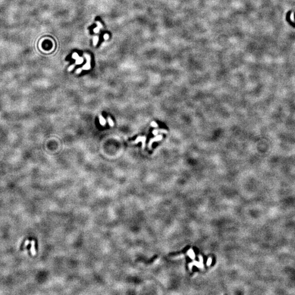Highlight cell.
I'll return each instance as SVG.
<instances>
[{"instance_id": "obj_1", "label": "cell", "mask_w": 295, "mask_h": 295, "mask_svg": "<svg viewBox=\"0 0 295 295\" xmlns=\"http://www.w3.org/2000/svg\"><path fill=\"white\" fill-rule=\"evenodd\" d=\"M146 139H147L146 137H145V136H143V137L139 136V137H137V138L136 139V141H134V142H132V143L137 144L138 143H139V142H142V148L144 149L145 148V147H146Z\"/></svg>"}, {"instance_id": "obj_2", "label": "cell", "mask_w": 295, "mask_h": 295, "mask_svg": "<svg viewBox=\"0 0 295 295\" xmlns=\"http://www.w3.org/2000/svg\"><path fill=\"white\" fill-rule=\"evenodd\" d=\"M162 138V136L161 135H159V136H157L156 137H155V138H152L151 139H150V141L149 142V144H148V148L149 149H151V146H152V143H154V142H156V141H159L161 140Z\"/></svg>"}, {"instance_id": "obj_3", "label": "cell", "mask_w": 295, "mask_h": 295, "mask_svg": "<svg viewBox=\"0 0 295 295\" xmlns=\"http://www.w3.org/2000/svg\"><path fill=\"white\" fill-rule=\"evenodd\" d=\"M291 13V11H289L288 13H287V14H286V20L287 21L289 22V24H290L292 26H293L294 27H295V23L292 22L291 19H290V15Z\"/></svg>"}, {"instance_id": "obj_4", "label": "cell", "mask_w": 295, "mask_h": 295, "mask_svg": "<svg viewBox=\"0 0 295 295\" xmlns=\"http://www.w3.org/2000/svg\"><path fill=\"white\" fill-rule=\"evenodd\" d=\"M99 120H100V123L101 125L103 126L105 125L106 121L105 120V119L103 117L102 115H99Z\"/></svg>"}, {"instance_id": "obj_5", "label": "cell", "mask_w": 295, "mask_h": 295, "mask_svg": "<svg viewBox=\"0 0 295 295\" xmlns=\"http://www.w3.org/2000/svg\"><path fill=\"white\" fill-rule=\"evenodd\" d=\"M35 241L34 240H32V241L31 242L32 247H31V253L33 255H36V250L35 248Z\"/></svg>"}, {"instance_id": "obj_6", "label": "cell", "mask_w": 295, "mask_h": 295, "mask_svg": "<svg viewBox=\"0 0 295 295\" xmlns=\"http://www.w3.org/2000/svg\"><path fill=\"white\" fill-rule=\"evenodd\" d=\"M107 120H108V124H109L110 126H111V127L114 126V123H113V121L112 119L109 117H108Z\"/></svg>"}, {"instance_id": "obj_7", "label": "cell", "mask_w": 295, "mask_h": 295, "mask_svg": "<svg viewBox=\"0 0 295 295\" xmlns=\"http://www.w3.org/2000/svg\"><path fill=\"white\" fill-rule=\"evenodd\" d=\"M151 126L154 127H157V126H158V125L155 122V121H152V122L151 123Z\"/></svg>"}, {"instance_id": "obj_8", "label": "cell", "mask_w": 295, "mask_h": 295, "mask_svg": "<svg viewBox=\"0 0 295 295\" xmlns=\"http://www.w3.org/2000/svg\"><path fill=\"white\" fill-rule=\"evenodd\" d=\"M158 132H159V131L157 130H155L152 131V133H153V134H154V135H157Z\"/></svg>"}, {"instance_id": "obj_9", "label": "cell", "mask_w": 295, "mask_h": 295, "mask_svg": "<svg viewBox=\"0 0 295 295\" xmlns=\"http://www.w3.org/2000/svg\"><path fill=\"white\" fill-rule=\"evenodd\" d=\"M74 66L73 65V66H71V67H69V68L68 70H69V71H71V70H72V69H73V68H74Z\"/></svg>"}, {"instance_id": "obj_10", "label": "cell", "mask_w": 295, "mask_h": 295, "mask_svg": "<svg viewBox=\"0 0 295 295\" xmlns=\"http://www.w3.org/2000/svg\"><path fill=\"white\" fill-rule=\"evenodd\" d=\"M81 71H82V69H77V73H81Z\"/></svg>"}, {"instance_id": "obj_11", "label": "cell", "mask_w": 295, "mask_h": 295, "mask_svg": "<svg viewBox=\"0 0 295 295\" xmlns=\"http://www.w3.org/2000/svg\"><path fill=\"white\" fill-rule=\"evenodd\" d=\"M28 243H29V241H28V240H27V241L25 242V245H27L28 244Z\"/></svg>"}, {"instance_id": "obj_12", "label": "cell", "mask_w": 295, "mask_h": 295, "mask_svg": "<svg viewBox=\"0 0 295 295\" xmlns=\"http://www.w3.org/2000/svg\"><path fill=\"white\" fill-rule=\"evenodd\" d=\"M294 18H295V13H294Z\"/></svg>"}]
</instances>
